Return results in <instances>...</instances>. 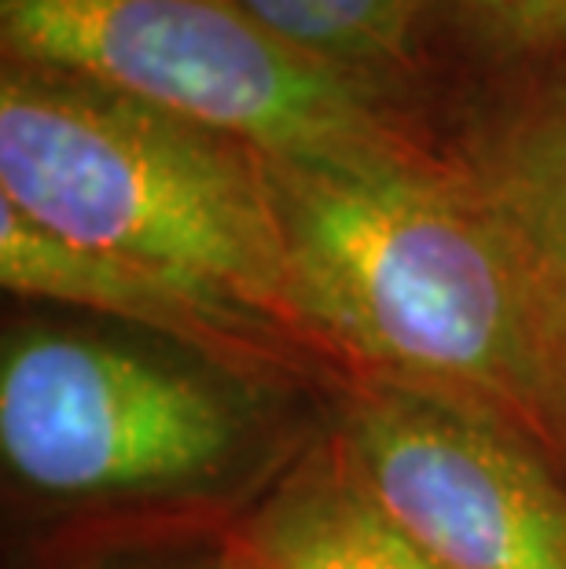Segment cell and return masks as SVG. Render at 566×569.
<instances>
[{
    "label": "cell",
    "instance_id": "obj_5",
    "mask_svg": "<svg viewBox=\"0 0 566 569\" xmlns=\"http://www.w3.org/2000/svg\"><path fill=\"white\" fill-rule=\"evenodd\" d=\"M342 475L435 569H566V492L464 401L371 386L346 411Z\"/></svg>",
    "mask_w": 566,
    "mask_h": 569
},
{
    "label": "cell",
    "instance_id": "obj_2",
    "mask_svg": "<svg viewBox=\"0 0 566 569\" xmlns=\"http://www.w3.org/2000/svg\"><path fill=\"white\" fill-rule=\"evenodd\" d=\"M0 199L78 247L137 261L309 335L258 151L67 70L4 59Z\"/></svg>",
    "mask_w": 566,
    "mask_h": 569
},
{
    "label": "cell",
    "instance_id": "obj_1",
    "mask_svg": "<svg viewBox=\"0 0 566 569\" xmlns=\"http://www.w3.org/2000/svg\"><path fill=\"white\" fill-rule=\"evenodd\" d=\"M306 331L537 441L566 411L519 253L464 169L269 162Z\"/></svg>",
    "mask_w": 566,
    "mask_h": 569
},
{
    "label": "cell",
    "instance_id": "obj_7",
    "mask_svg": "<svg viewBox=\"0 0 566 569\" xmlns=\"http://www.w3.org/2000/svg\"><path fill=\"white\" fill-rule=\"evenodd\" d=\"M464 173L519 253L566 411V84L493 126Z\"/></svg>",
    "mask_w": 566,
    "mask_h": 569
},
{
    "label": "cell",
    "instance_id": "obj_4",
    "mask_svg": "<svg viewBox=\"0 0 566 569\" xmlns=\"http://www.w3.org/2000/svg\"><path fill=\"white\" fill-rule=\"evenodd\" d=\"M239 419L196 375L86 335H19L0 357V452L52 496L196 486L232 459Z\"/></svg>",
    "mask_w": 566,
    "mask_h": 569
},
{
    "label": "cell",
    "instance_id": "obj_9",
    "mask_svg": "<svg viewBox=\"0 0 566 569\" xmlns=\"http://www.w3.org/2000/svg\"><path fill=\"white\" fill-rule=\"evenodd\" d=\"M276 41L387 89L413 63L427 0H239Z\"/></svg>",
    "mask_w": 566,
    "mask_h": 569
},
{
    "label": "cell",
    "instance_id": "obj_3",
    "mask_svg": "<svg viewBox=\"0 0 566 569\" xmlns=\"http://www.w3.org/2000/svg\"><path fill=\"white\" fill-rule=\"evenodd\" d=\"M0 44L4 59L81 74L269 162L427 159L383 89L276 41L239 0H0Z\"/></svg>",
    "mask_w": 566,
    "mask_h": 569
},
{
    "label": "cell",
    "instance_id": "obj_6",
    "mask_svg": "<svg viewBox=\"0 0 566 569\" xmlns=\"http://www.w3.org/2000/svg\"><path fill=\"white\" fill-rule=\"evenodd\" d=\"M0 283L16 295L148 327L218 360H258L280 331L221 298L115 253L78 247L0 199Z\"/></svg>",
    "mask_w": 566,
    "mask_h": 569
},
{
    "label": "cell",
    "instance_id": "obj_10",
    "mask_svg": "<svg viewBox=\"0 0 566 569\" xmlns=\"http://www.w3.org/2000/svg\"><path fill=\"white\" fill-rule=\"evenodd\" d=\"M467 30L504 56L566 48V0H456Z\"/></svg>",
    "mask_w": 566,
    "mask_h": 569
},
{
    "label": "cell",
    "instance_id": "obj_8",
    "mask_svg": "<svg viewBox=\"0 0 566 569\" xmlns=\"http://www.w3.org/2000/svg\"><path fill=\"white\" fill-rule=\"evenodd\" d=\"M247 569H435L346 475L309 478L261 507Z\"/></svg>",
    "mask_w": 566,
    "mask_h": 569
}]
</instances>
